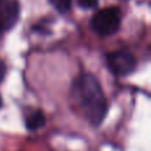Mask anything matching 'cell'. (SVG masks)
Returning <instances> with one entry per match:
<instances>
[{"label":"cell","instance_id":"cell-1","mask_svg":"<svg viewBox=\"0 0 151 151\" xmlns=\"http://www.w3.org/2000/svg\"><path fill=\"white\" fill-rule=\"evenodd\" d=\"M78 113L90 125L99 126L107 113V102L99 81L90 73H82L73 80L70 89Z\"/></svg>","mask_w":151,"mask_h":151},{"label":"cell","instance_id":"cell-2","mask_svg":"<svg viewBox=\"0 0 151 151\" xmlns=\"http://www.w3.org/2000/svg\"><path fill=\"white\" fill-rule=\"evenodd\" d=\"M90 28L101 37L115 35L121 28V11L117 7H105L98 9L90 19Z\"/></svg>","mask_w":151,"mask_h":151},{"label":"cell","instance_id":"cell-3","mask_svg":"<svg viewBox=\"0 0 151 151\" xmlns=\"http://www.w3.org/2000/svg\"><path fill=\"white\" fill-rule=\"evenodd\" d=\"M105 61H106L109 70L118 77H125V76L131 74L137 68V60L134 55L126 49L107 53L105 56Z\"/></svg>","mask_w":151,"mask_h":151},{"label":"cell","instance_id":"cell-4","mask_svg":"<svg viewBox=\"0 0 151 151\" xmlns=\"http://www.w3.org/2000/svg\"><path fill=\"white\" fill-rule=\"evenodd\" d=\"M20 17V4L17 0L0 1V37L4 32L12 29Z\"/></svg>","mask_w":151,"mask_h":151},{"label":"cell","instance_id":"cell-5","mask_svg":"<svg viewBox=\"0 0 151 151\" xmlns=\"http://www.w3.org/2000/svg\"><path fill=\"white\" fill-rule=\"evenodd\" d=\"M24 123L27 130L37 131L45 125V115L41 110H29L24 114Z\"/></svg>","mask_w":151,"mask_h":151},{"label":"cell","instance_id":"cell-6","mask_svg":"<svg viewBox=\"0 0 151 151\" xmlns=\"http://www.w3.org/2000/svg\"><path fill=\"white\" fill-rule=\"evenodd\" d=\"M49 3L53 5L56 11L60 13H68L72 8V3L73 0H49Z\"/></svg>","mask_w":151,"mask_h":151},{"label":"cell","instance_id":"cell-7","mask_svg":"<svg viewBox=\"0 0 151 151\" xmlns=\"http://www.w3.org/2000/svg\"><path fill=\"white\" fill-rule=\"evenodd\" d=\"M78 5L83 9H90V8H94L98 3V0H77Z\"/></svg>","mask_w":151,"mask_h":151},{"label":"cell","instance_id":"cell-8","mask_svg":"<svg viewBox=\"0 0 151 151\" xmlns=\"http://www.w3.org/2000/svg\"><path fill=\"white\" fill-rule=\"evenodd\" d=\"M5 73H7V66H5V64L3 63L1 60H0V82L4 80Z\"/></svg>","mask_w":151,"mask_h":151},{"label":"cell","instance_id":"cell-9","mask_svg":"<svg viewBox=\"0 0 151 151\" xmlns=\"http://www.w3.org/2000/svg\"><path fill=\"white\" fill-rule=\"evenodd\" d=\"M1 105H3V101H1V97H0V107H1Z\"/></svg>","mask_w":151,"mask_h":151},{"label":"cell","instance_id":"cell-10","mask_svg":"<svg viewBox=\"0 0 151 151\" xmlns=\"http://www.w3.org/2000/svg\"><path fill=\"white\" fill-rule=\"evenodd\" d=\"M0 1H1V0H0Z\"/></svg>","mask_w":151,"mask_h":151}]
</instances>
